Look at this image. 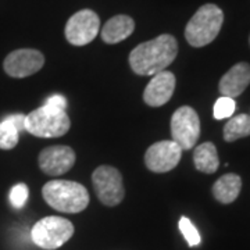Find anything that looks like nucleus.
<instances>
[{
  "label": "nucleus",
  "mask_w": 250,
  "mask_h": 250,
  "mask_svg": "<svg viewBox=\"0 0 250 250\" xmlns=\"http://www.w3.org/2000/svg\"><path fill=\"white\" fill-rule=\"evenodd\" d=\"M92 182L96 196L104 206L114 207L123 202L125 196L124 184L117 168L111 166H100L93 172Z\"/></svg>",
  "instance_id": "6"
},
{
  "label": "nucleus",
  "mask_w": 250,
  "mask_h": 250,
  "mask_svg": "<svg viewBox=\"0 0 250 250\" xmlns=\"http://www.w3.org/2000/svg\"><path fill=\"white\" fill-rule=\"evenodd\" d=\"M39 167L47 175H62L71 170L75 163V153L68 146H49L39 154Z\"/></svg>",
  "instance_id": "11"
},
{
  "label": "nucleus",
  "mask_w": 250,
  "mask_h": 250,
  "mask_svg": "<svg viewBox=\"0 0 250 250\" xmlns=\"http://www.w3.org/2000/svg\"><path fill=\"white\" fill-rule=\"evenodd\" d=\"M193 163L197 171L205 174H214L220 166L218 153L214 143L205 142L199 145L193 152Z\"/></svg>",
  "instance_id": "17"
},
{
  "label": "nucleus",
  "mask_w": 250,
  "mask_h": 250,
  "mask_svg": "<svg viewBox=\"0 0 250 250\" xmlns=\"http://www.w3.org/2000/svg\"><path fill=\"white\" fill-rule=\"evenodd\" d=\"M250 83V64L238 62L220 81L218 89L223 96L235 99L242 95Z\"/></svg>",
  "instance_id": "13"
},
{
  "label": "nucleus",
  "mask_w": 250,
  "mask_h": 250,
  "mask_svg": "<svg viewBox=\"0 0 250 250\" xmlns=\"http://www.w3.org/2000/svg\"><path fill=\"white\" fill-rule=\"evenodd\" d=\"M42 195L47 205L62 213H81L89 205L86 188L74 181H49L42 189Z\"/></svg>",
  "instance_id": "2"
},
{
  "label": "nucleus",
  "mask_w": 250,
  "mask_h": 250,
  "mask_svg": "<svg viewBox=\"0 0 250 250\" xmlns=\"http://www.w3.org/2000/svg\"><path fill=\"white\" fill-rule=\"evenodd\" d=\"M74 235V225L71 221L57 217L49 215L32 227L31 238L36 246L45 250H54L62 248L65 242H68Z\"/></svg>",
  "instance_id": "5"
},
{
  "label": "nucleus",
  "mask_w": 250,
  "mask_h": 250,
  "mask_svg": "<svg viewBox=\"0 0 250 250\" xmlns=\"http://www.w3.org/2000/svg\"><path fill=\"white\" fill-rule=\"evenodd\" d=\"M100 31L99 16L92 10H81L75 13L65 25V38L74 46L90 43Z\"/></svg>",
  "instance_id": "8"
},
{
  "label": "nucleus",
  "mask_w": 250,
  "mask_h": 250,
  "mask_svg": "<svg viewBox=\"0 0 250 250\" xmlns=\"http://www.w3.org/2000/svg\"><path fill=\"white\" fill-rule=\"evenodd\" d=\"M25 131V116L11 114L0 123V149L10 150L17 146L20 132Z\"/></svg>",
  "instance_id": "15"
},
{
  "label": "nucleus",
  "mask_w": 250,
  "mask_h": 250,
  "mask_svg": "<svg viewBox=\"0 0 250 250\" xmlns=\"http://www.w3.org/2000/svg\"><path fill=\"white\" fill-rule=\"evenodd\" d=\"M45 64V57L35 49H18L4 59L3 68L13 78H25L39 71Z\"/></svg>",
  "instance_id": "9"
},
{
  "label": "nucleus",
  "mask_w": 250,
  "mask_h": 250,
  "mask_svg": "<svg viewBox=\"0 0 250 250\" xmlns=\"http://www.w3.org/2000/svg\"><path fill=\"white\" fill-rule=\"evenodd\" d=\"M235 108H236V103L233 99L221 96L215 102L213 114H214L215 120H225V118L232 117V114L235 113Z\"/></svg>",
  "instance_id": "19"
},
{
  "label": "nucleus",
  "mask_w": 250,
  "mask_h": 250,
  "mask_svg": "<svg viewBox=\"0 0 250 250\" xmlns=\"http://www.w3.org/2000/svg\"><path fill=\"white\" fill-rule=\"evenodd\" d=\"M242 189V179L236 174H225L213 185V196L223 205H229L236 200Z\"/></svg>",
  "instance_id": "16"
},
{
  "label": "nucleus",
  "mask_w": 250,
  "mask_h": 250,
  "mask_svg": "<svg viewBox=\"0 0 250 250\" xmlns=\"http://www.w3.org/2000/svg\"><path fill=\"white\" fill-rule=\"evenodd\" d=\"M179 229H181V232H182L184 238L187 239L188 245L190 248L192 246H197L200 243V241H202L200 233L196 229V227L187 217H181V220H179Z\"/></svg>",
  "instance_id": "20"
},
{
  "label": "nucleus",
  "mask_w": 250,
  "mask_h": 250,
  "mask_svg": "<svg viewBox=\"0 0 250 250\" xmlns=\"http://www.w3.org/2000/svg\"><path fill=\"white\" fill-rule=\"evenodd\" d=\"M134 29L135 22L129 16H116L104 24L102 29V39L108 45H114L131 36Z\"/></svg>",
  "instance_id": "14"
},
{
  "label": "nucleus",
  "mask_w": 250,
  "mask_h": 250,
  "mask_svg": "<svg viewBox=\"0 0 250 250\" xmlns=\"http://www.w3.org/2000/svg\"><path fill=\"white\" fill-rule=\"evenodd\" d=\"M178 54V42L172 35L163 34L138 45L129 54V65L138 75H156L164 71Z\"/></svg>",
  "instance_id": "1"
},
{
  "label": "nucleus",
  "mask_w": 250,
  "mask_h": 250,
  "mask_svg": "<svg viewBox=\"0 0 250 250\" xmlns=\"http://www.w3.org/2000/svg\"><path fill=\"white\" fill-rule=\"evenodd\" d=\"M71 121L64 110L43 104L25 116V131L38 138H59L70 131Z\"/></svg>",
  "instance_id": "4"
},
{
  "label": "nucleus",
  "mask_w": 250,
  "mask_h": 250,
  "mask_svg": "<svg viewBox=\"0 0 250 250\" xmlns=\"http://www.w3.org/2000/svg\"><path fill=\"white\" fill-rule=\"evenodd\" d=\"M224 22V13L215 4H205L189 20L185 28L188 43L193 47H203L214 41Z\"/></svg>",
  "instance_id": "3"
},
{
  "label": "nucleus",
  "mask_w": 250,
  "mask_h": 250,
  "mask_svg": "<svg viewBox=\"0 0 250 250\" xmlns=\"http://www.w3.org/2000/svg\"><path fill=\"white\" fill-rule=\"evenodd\" d=\"M45 104L46 106H50V107L59 108V110H64L65 111V108H67V100L62 95H53V96L46 99Z\"/></svg>",
  "instance_id": "22"
},
{
  "label": "nucleus",
  "mask_w": 250,
  "mask_h": 250,
  "mask_svg": "<svg viewBox=\"0 0 250 250\" xmlns=\"http://www.w3.org/2000/svg\"><path fill=\"white\" fill-rule=\"evenodd\" d=\"M171 136L182 150H190L200 136V120L189 106L175 110L171 118Z\"/></svg>",
  "instance_id": "7"
},
{
  "label": "nucleus",
  "mask_w": 250,
  "mask_h": 250,
  "mask_svg": "<svg viewBox=\"0 0 250 250\" xmlns=\"http://www.w3.org/2000/svg\"><path fill=\"white\" fill-rule=\"evenodd\" d=\"M175 82V75L172 72L167 70L157 72L143 92L145 103L152 107H160L166 104L174 93Z\"/></svg>",
  "instance_id": "12"
},
{
  "label": "nucleus",
  "mask_w": 250,
  "mask_h": 250,
  "mask_svg": "<svg viewBox=\"0 0 250 250\" xmlns=\"http://www.w3.org/2000/svg\"><path fill=\"white\" fill-rule=\"evenodd\" d=\"M250 136V116L238 114L232 117L224 126V141L228 143Z\"/></svg>",
  "instance_id": "18"
},
{
  "label": "nucleus",
  "mask_w": 250,
  "mask_h": 250,
  "mask_svg": "<svg viewBox=\"0 0 250 250\" xmlns=\"http://www.w3.org/2000/svg\"><path fill=\"white\" fill-rule=\"evenodd\" d=\"M182 149L174 141L153 143L145 153V164L153 172H168L178 166Z\"/></svg>",
  "instance_id": "10"
},
{
  "label": "nucleus",
  "mask_w": 250,
  "mask_h": 250,
  "mask_svg": "<svg viewBox=\"0 0 250 250\" xmlns=\"http://www.w3.org/2000/svg\"><path fill=\"white\" fill-rule=\"evenodd\" d=\"M28 199V187L25 184H17L11 188L10 192V202L14 208H22Z\"/></svg>",
  "instance_id": "21"
}]
</instances>
